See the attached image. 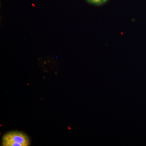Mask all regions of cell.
<instances>
[{"instance_id": "obj_1", "label": "cell", "mask_w": 146, "mask_h": 146, "mask_svg": "<svg viewBox=\"0 0 146 146\" xmlns=\"http://www.w3.org/2000/svg\"><path fill=\"white\" fill-rule=\"evenodd\" d=\"M2 145L4 146H27L30 141L27 135L20 131H11L3 137Z\"/></svg>"}, {"instance_id": "obj_2", "label": "cell", "mask_w": 146, "mask_h": 146, "mask_svg": "<svg viewBox=\"0 0 146 146\" xmlns=\"http://www.w3.org/2000/svg\"><path fill=\"white\" fill-rule=\"evenodd\" d=\"M89 1L95 4L99 5L105 2L107 0H89Z\"/></svg>"}]
</instances>
